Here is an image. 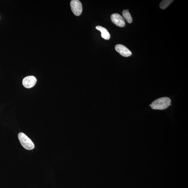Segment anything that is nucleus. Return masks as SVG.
<instances>
[{"label":"nucleus","mask_w":188,"mask_h":188,"mask_svg":"<svg viewBox=\"0 0 188 188\" xmlns=\"http://www.w3.org/2000/svg\"><path fill=\"white\" fill-rule=\"evenodd\" d=\"M171 103V99L169 98L162 97L153 101L150 106L153 110H164L168 108Z\"/></svg>","instance_id":"nucleus-1"},{"label":"nucleus","mask_w":188,"mask_h":188,"mask_svg":"<svg viewBox=\"0 0 188 188\" xmlns=\"http://www.w3.org/2000/svg\"><path fill=\"white\" fill-rule=\"evenodd\" d=\"M18 137L21 144L25 149L30 150L34 148L35 145L32 141L24 133H20Z\"/></svg>","instance_id":"nucleus-2"},{"label":"nucleus","mask_w":188,"mask_h":188,"mask_svg":"<svg viewBox=\"0 0 188 188\" xmlns=\"http://www.w3.org/2000/svg\"><path fill=\"white\" fill-rule=\"evenodd\" d=\"M70 5L71 11L75 16H80L82 11V5L80 1L78 0H72Z\"/></svg>","instance_id":"nucleus-3"},{"label":"nucleus","mask_w":188,"mask_h":188,"mask_svg":"<svg viewBox=\"0 0 188 188\" xmlns=\"http://www.w3.org/2000/svg\"><path fill=\"white\" fill-rule=\"evenodd\" d=\"M37 79L35 76H29L25 77L22 81V84L26 88H31L35 85L37 82Z\"/></svg>","instance_id":"nucleus-4"},{"label":"nucleus","mask_w":188,"mask_h":188,"mask_svg":"<svg viewBox=\"0 0 188 188\" xmlns=\"http://www.w3.org/2000/svg\"><path fill=\"white\" fill-rule=\"evenodd\" d=\"M111 19L113 23L118 27H122L125 25V20L119 14H112L111 16Z\"/></svg>","instance_id":"nucleus-5"},{"label":"nucleus","mask_w":188,"mask_h":188,"mask_svg":"<svg viewBox=\"0 0 188 188\" xmlns=\"http://www.w3.org/2000/svg\"><path fill=\"white\" fill-rule=\"evenodd\" d=\"M115 49L116 51L124 57H128L132 55L130 51L123 45H116L115 46Z\"/></svg>","instance_id":"nucleus-6"},{"label":"nucleus","mask_w":188,"mask_h":188,"mask_svg":"<svg viewBox=\"0 0 188 188\" xmlns=\"http://www.w3.org/2000/svg\"><path fill=\"white\" fill-rule=\"evenodd\" d=\"M96 29L101 32V37L106 40H108L110 38V35L108 30L106 28L101 27L100 26H97Z\"/></svg>","instance_id":"nucleus-7"},{"label":"nucleus","mask_w":188,"mask_h":188,"mask_svg":"<svg viewBox=\"0 0 188 188\" xmlns=\"http://www.w3.org/2000/svg\"><path fill=\"white\" fill-rule=\"evenodd\" d=\"M122 15H123L124 18L128 23L130 24L132 22V19L128 11L126 10V9L124 10L122 12Z\"/></svg>","instance_id":"nucleus-8"},{"label":"nucleus","mask_w":188,"mask_h":188,"mask_svg":"<svg viewBox=\"0 0 188 188\" xmlns=\"http://www.w3.org/2000/svg\"><path fill=\"white\" fill-rule=\"evenodd\" d=\"M173 1L172 0H164V1H162L160 4V8L162 9H165Z\"/></svg>","instance_id":"nucleus-9"}]
</instances>
